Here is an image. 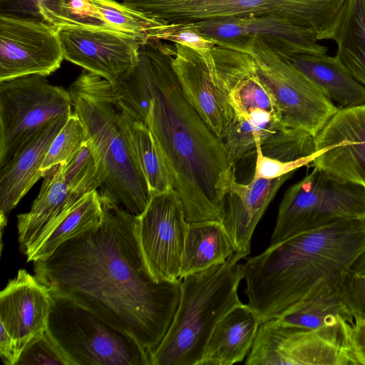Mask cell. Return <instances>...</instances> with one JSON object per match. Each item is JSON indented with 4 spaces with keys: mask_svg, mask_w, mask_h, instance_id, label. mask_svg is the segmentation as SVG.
Instances as JSON below:
<instances>
[{
    "mask_svg": "<svg viewBox=\"0 0 365 365\" xmlns=\"http://www.w3.org/2000/svg\"><path fill=\"white\" fill-rule=\"evenodd\" d=\"M283 126L276 113L257 110L245 119L230 123L220 139L230 160L235 163L256 154L257 138L259 141L264 140Z\"/></svg>",
    "mask_w": 365,
    "mask_h": 365,
    "instance_id": "cell-30",
    "label": "cell"
},
{
    "mask_svg": "<svg viewBox=\"0 0 365 365\" xmlns=\"http://www.w3.org/2000/svg\"><path fill=\"white\" fill-rule=\"evenodd\" d=\"M68 116L58 117L48 122L29 143L1 168V235L10 212L33 185L43 177L41 166L53 140L64 125Z\"/></svg>",
    "mask_w": 365,
    "mask_h": 365,
    "instance_id": "cell-22",
    "label": "cell"
},
{
    "mask_svg": "<svg viewBox=\"0 0 365 365\" xmlns=\"http://www.w3.org/2000/svg\"><path fill=\"white\" fill-rule=\"evenodd\" d=\"M284 56L333 103L336 102L339 109L365 104V86L352 76L336 56L298 53Z\"/></svg>",
    "mask_w": 365,
    "mask_h": 365,
    "instance_id": "cell-24",
    "label": "cell"
},
{
    "mask_svg": "<svg viewBox=\"0 0 365 365\" xmlns=\"http://www.w3.org/2000/svg\"><path fill=\"white\" fill-rule=\"evenodd\" d=\"M175 51V45L149 38L140 44L135 64L113 86L131 118L151 131L187 222L222 221L235 163L184 96L172 66Z\"/></svg>",
    "mask_w": 365,
    "mask_h": 365,
    "instance_id": "cell-2",
    "label": "cell"
},
{
    "mask_svg": "<svg viewBox=\"0 0 365 365\" xmlns=\"http://www.w3.org/2000/svg\"><path fill=\"white\" fill-rule=\"evenodd\" d=\"M0 354L3 363L6 365H15L21 354L16 342L2 325L0 334Z\"/></svg>",
    "mask_w": 365,
    "mask_h": 365,
    "instance_id": "cell-41",
    "label": "cell"
},
{
    "mask_svg": "<svg viewBox=\"0 0 365 365\" xmlns=\"http://www.w3.org/2000/svg\"><path fill=\"white\" fill-rule=\"evenodd\" d=\"M334 41L336 56L365 86V0H345Z\"/></svg>",
    "mask_w": 365,
    "mask_h": 365,
    "instance_id": "cell-27",
    "label": "cell"
},
{
    "mask_svg": "<svg viewBox=\"0 0 365 365\" xmlns=\"http://www.w3.org/2000/svg\"><path fill=\"white\" fill-rule=\"evenodd\" d=\"M249 53L257 73L274 98L282 124L314 137L338 111L324 91L262 37L236 49Z\"/></svg>",
    "mask_w": 365,
    "mask_h": 365,
    "instance_id": "cell-9",
    "label": "cell"
},
{
    "mask_svg": "<svg viewBox=\"0 0 365 365\" xmlns=\"http://www.w3.org/2000/svg\"><path fill=\"white\" fill-rule=\"evenodd\" d=\"M235 252V245L222 221L189 222L180 279L223 263Z\"/></svg>",
    "mask_w": 365,
    "mask_h": 365,
    "instance_id": "cell-26",
    "label": "cell"
},
{
    "mask_svg": "<svg viewBox=\"0 0 365 365\" xmlns=\"http://www.w3.org/2000/svg\"><path fill=\"white\" fill-rule=\"evenodd\" d=\"M68 91L87 138L94 143L103 161L106 180L100 197L140 216L152 195L131 146L128 115L113 84L84 69Z\"/></svg>",
    "mask_w": 365,
    "mask_h": 365,
    "instance_id": "cell-4",
    "label": "cell"
},
{
    "mask_svg": "<svg viewBox=\"0 0 365 365\" xmlns=\"http://www.w3.org/2000/svg\"><path fill=\"white\" fill-rule=\"evenodd\" d=\"M245 257L235 252L225 262L187 275L180 281V297L163 339L150 354L151 365H198L217 323L241 303Z\"/></svg>",
    "mask_w": 365,
    "mask_h": 365,
    "instance_id": "cell-5",
    "label": "cell"
},
{
    "mask_svg": "<svg viewBox=\"0 0 365 365\" xmlns=\"http://www.w3.org/2000/svg\"><path fill=\"white\" fill-rule=\"evenodd\" d=\"M86 140L84 127L77 113L73 111L68 117L48 150L41 166L43 176L51 168L66 163Z\"/></svg>",
    "mask_w": 365,
    "mask_h": 365,
    "instance_id": "cell-34",
    "label": "cell"
},
{
    "mask_svg": "<svg viewBox=\"0 0 365 365\" xmlns=\"http://www.w3.org/2000/svg\"><path fill=\"white\" fill-rule=\"evenodd\" d=\"M63 175L69 198L75 203L102 187L106 180L104 166L97 148L89 138L64 163Z\"/></svg>",
    "mask_w": 365,
    "mask_h": 365,
    "instance_id": "cell-31",
    "label": "cell"
},
{
    "mask_svg": "<svg viewBox=\"0 0 365 365\" xmlns=\"http://www.w3.org/2000/svg\"><path fill=\"white\" fill-rule=\"evenodd\" d=\"M197 29L217 45L235 49L255 36L289 54H327V48L314 36L278 15L225 17L193 22Z\"/></svg>",
    "mask_w": 365,
    "mask_h": 365,
    "instance_id": "cell-15",
    "label": "cell"
},
{
    "mask_svg": "<svg viewBox=\"0 0 365 365\" xmlns=\"http://www.w3.org/2000/svg\"><path fill=\"white\" fill-rule=\"evenodd\" d=\"M64 163L47 170L31 210L17 216L21 251L29 262L41 244L77 203L69 198L64 180Z\"/></svg>",
    "mask_w": 365,
    "mask_h": 365,
    "instance_id": "cell-21",
    "label": "cell"
},
{
    "mask_svg": "<svg viewBox=\"0 0 365 365\" xmlns=\"http://www.w3.org/2000/svg\"><path fill=\"white\" fill-rule=\"evenodd\" d=\"M351 324L316 329L287 326L277 319L262 322L247 365H357L349 346Z\"/></svg>",
    "mask_w": 365,
    "mask_h": 365,
    "instance_id": "cell-11",
    "label": "cell"
},
{
    "mask_svg": "<svg viewBox=\"0 0 365 365\" xmlns=\"http://www.w3.org/2000/svg\"><path fill=\"white\" fill-rule=\"evenodd\" d=\"M188 227L182 202L174 189L153 195L145 211L138 216L140 247L157 282L180 281Z\"/></svg>",
    "mask_w": 365,
    "mask_h": 365,
    "instance_id": "cell-12",
    "label": "cell"
},
{
    "mask_svg": "<svg viewBox=\"0 0 365 365\" xmlns=\"http://www.w3.org/2000/svg\"><path fill=\"white\" fill-rule=\"evenodd\" d=\"M338 280L319 281L277 319L283 324L302 329H316L342 322L352 324L354 320L343 300Z\"/></svg>",
    "mask_w": 365,
    "mask_h": 365,
    "instance_id": "cell-25",
    "label": "cell"
},
{
    "mask_svg": "<svg viewBox=\"0 0 365 365\" xmlns=\"http://www.w3.org/2000/svg\"><path fill=\"white\" fill-rule=\"evenodd\" d=\"M50 289L20 269L0 294V322L21 353L26 344L47 329L52 306Z\"/></svg>",
    "mask_w": 365,
    "mask_h": 365,
    "instance_id": "cell-18",
    "label": "cell"
},
{
    "mask_svg": "<svg viewBox=\"0 0 365 365\" xmlns=\"http://www.w3.org/2000/svg\"><path fill=\"white\" fill-rule=\"evenodd\" d=\"M365 252V220H340L270 245L242 264L247 305L277 319L320 280H338Z\"/></svg>",
    "mask_w": 365,
    "mask_h": 365,
    "instance_id": "cell-3",
    "label": "cell"
},
{
    "mask_svg": "<svg viewBox=\"0 0 365 365\" xmlns=\"http://www.w3.org/2000/svg\"><path fill=\"white\" fill-rule=\"evenodd\" d=\"M212 56L211 73L227 106L229 123L245 119L257 110L274 113L279 117L274 98L260 79L249 53L215 45Z\"/></svg>",
    "mask_w": 365,
    "mask_h": 365,
    "instance_id": "cell-17",
    "label": "cell"
},
{
    "mask_svg": "<svg viewBox=\"0 0 365 365\" xmlns=\"http://www.w3.org/2000/svg\"><path fill=\"white\" fill-rule=\"evenodd\" d=\"M261 320L247 304L229 310L217 323L198 365H232L249 354Z\"/></svg>",
    "mask_w": 365,
    "mask_h": 365,
    "instance_id": "cell-23",
    "label": "cell"
},
{
    "mask_svg": "<svg viewBox=\"0 0 365 365\" xmlns=\"http://www.w3.org/2000/svg\"><path fill=\"white\" fill-rule=\"evenodd\" d=\"M321 150L311 166L365 186V104L339 109L315 137Z\"/></svg>",
    "mask_w": 365,
    "mask_h": 365,
    "instance_id": "cell-16",
    "label": "cell"
},
{
    "mask_svg": "<svg viewBox=\"0 0 365 365\" xmlns=\"http://www.w3.org/2000/svg\"><path fill=\"white\" fill-rule=\"evenodd\" d=\"M57 31L64 59L112 84L135 64L140 46L145 41L112 29L61 26Z\"/></svg>",
    "mask_w": 365,
    "mask_h": 365,
    "instance_id": "cell-14",
    "label": "cell"
},
{
    "mask_svg": "<svg viewBox=\"0 0 365 365\" xmlns=\"http://www.w3.org/2000/svg\"><path fill=\"white\" fill-rule=\"evenodd\" d=\"M349 339L351 353L357 364L365 365V320L351 324Z\"/></svg>",
    "mask_w": 365,
    "mask_h": 365,
    "instance_id": "cell-40",
    "label": "cell"
},
{
    "mask_svg": "<svg viewBox=\"0 0 365 365\" xmlns=\"http://www.w3.org/2000/svg\"><path fill=\"white\" fill-rule=\"evenodd\" d=\"M42 364L74 365L47 329L26 344L15 365Z\"/></svg>",
    "mask_w": 365,
    "mask_h": 365,
    "instance_id": "cell-37",
    "label": "cell"
},
{
    "mask_svg": "<svg viewBox=\"0 0 365 365\" xmlns=\"http://www.w3.org/2000/svg\"><path fill=\"white\" fill-rule=\"evenodd\" d=\"M51 294L47 330L74 365H151L150 353L134 337L73 300Z\"/></svg>",
    "mask_w": 365,
    "mask_h": 365,
    "instance_id": "cell-7",
    "label": "cell"
},
{
    "mask_svg": "<svg viewBox=\"0 0 365 365\" xmlns=\"http://www.w3.org/2000/svg\"><path fill=\"white\" fill-rule=\"evenodd\" d=\"M32 74L0 82V168L48 122L68 116V90Z\"/></svg>",
    "mask_w": 365,
    "mask_h": 365,
    "instance_id": "cell-10",
    "label": "cell"
},
{
    "mask_svg": "<svg viewBox=\"0 0 365 365\" xmlns=\"http://www.w3.org/2000/svg\"><path fill=\"white\" fill-rule=\"evenodd\" d=\"M338 284L354 322L365 320V252L340 277Z\"/></svg>",
    "mask_w": 365,
    "mask_h": 365,
    "instance_id": "cell-36",
    "label": "cell"
},
{
    "mask_svg": "<svg viewBox=\"0 0 365 365\" xmlns=\"http://www.w3.org/2000/svg\"><path fill=\"white\" fill-rule=\"evenodd\" d=\"M63 59L57 28L0 16V82L32 74L47 76Z\"/></svg>",
    "mask_w": 365,
    "mask_h": 365,
    "instance_id": "cell-13",
    "label": "cell"
},
{
    "mask_svg": "<svg viewBox=\"0 0 365 365\" xmlns=\"http://www.w3.org/2000/svg\"><path fill=\"white\" fill-rule=\"evenodd\" d=\"M293 173L274 179L254 178L247 184L234 179L224 197L225 212L222 220L236 249L247 257L257 225L281 186Z\"/></svg>",
    "mask_w": 365,
    "mask_h": 365,
    "instance_id": "cell-19",
    "label": "cell"
},
{
    "mask_svg": "<svg viewBox=\"0 0 365 365\" xmlns=\"http://www.w3.org/2000/svg\"><path fill=\"white\" fill-rule=\"evenodd\" d=\"M125 112L131 146L151 195L174 189L173 177L151 131L143 121L132 118Z\"/></svg>",
    "mask_w": 365,
    "mask_h": 365,
    "instance_id": "cell-28",
    "label": "cell"
},
{
    "mask_svg": "<svg viewBox=\"0 0 365 365\" xmlns=\"http://www.w3.org/2000/svg\"><path fill=\"white\" fill-rule=\"evenodd\" d=\"M172 66L182 93L208 128L220 138L230 121L227 106L203 57L187 46L174 43Z\"/></svg>",
    "mask_w": 365,
    "mask_h": 365,
    "instance_id": "cell-20",
    "label": "cell"
},
{
    "mask_svg": "<svg viewBox=\"0 0 365 365\" xmlns=\"http://www.w3.org/2000/svg\"><path fill=\"white\" fill-rule=\"evenodd\" d=\"M345 0H123L122 4L167 23L225 17L278 15L311 32L334 40Z\"/></svg>",
    "mask_w": 365,
    "mask_h": 365,
    "instance_id": "cell-6",
    "label": "cell"
},
{
    "mask_svg": "<svg viewBox=\"0 0 365 365\" xmlns=\"http://www.w3.org/2000/svg\"><path fill=\"white\" fill-rule=\"evenodd\" d=\"M42 1L0 0V16L48 24L41 13Z\"/></svg>",
    "mask_w": 365,
    "mask_h": 365,
    "instance_id": "cell-39",
    "label": "cell"
},
{
    "mask_svg": "<svg viewBox=\"0 0 365 365\" xmlns=\"http://www.w3.org/2000/svg\"><path fill=\"white\" fill-rule=\"evenodd\" d=\"M102 217L99 192L94 190L82 197L73 207L33 255L29 262L48 257L64 242L99 225Z\"/></svg>",
    "mask_w": 365,
    "mask_h": 365,
    "instance_id": "cell-29",
    "label": "cell"
},
{
    "mask_svg": "<svg viewBox=\"0 0 365 365\" xmlns=\"http://www.w3.org/2000/svg\"><path fill=\"white\" fill-rule=\"evenodd\" d=\"M346 219L365 220V186L314 167L284 193L270 245Z\"/></svg>",
    "mask_w": 365,
    "mask_h": 365,
    "instance_id": "cell-8",
    "label": "cell"
},
{
    "mask_svg": "<svg viewBox=\"0 0 365 365\" xmlns=\"http://www.w3.org/2000/svg\"><path fill=\"white\" fill-rule=\"evenodd\" d=\"M152 38L169 41L192 48L203 57L212 71V49L217 44L202 35L193 22L166 23L155 30Z\"/></svg>",
    "mask_w": 365,
    "mask_h": 365,
    "instance_id": "cell-35",
    "label": "cell"
},
{
    "mask_svg": "<svg viewBox=\"0 0 365 365\" xmlns=\"http://www.w3.org/2000/svg\"><path fill=\"white\" fill-rule=\"evenodd\" d=\"M40 10L46 22L56 28L83 26L115 30L89 0H43Z\"/></svg>",
    "mask_w": 365,
    "mask_h": 365,
    "instance_id": "cell-32",
    "label": "cell"
},
{
    "mask_svg": "<svg viewBox=\"0 0 365 365\" xmlns=\"http://www.w3.org/2000/svg\"><path fill=\"white\" fill-rule=\"evenodd\" d=\"M256 164L253 178L263 179H274L294 171L303 166L312 165L319 155H315L301 160L284 162L264 156L260 148L259 139H255Z\"/></svg>",
    "mask_w": 365,
    "mask_h": 365,
    "instance_id": "cell-38",
    "label": "cell"
},
{
    "mask_svg": "<svg viewBox=\"0 0 365 365\" xmlns=\"http://www.w3.org/2000/svg\"><path fill=\"white\" fill-rule=\"evenodd\" d=\"M101 197L99 225L34 262L37 279L130 334L150 354L178 307L180 281L157 282L138 238V216Z\"/></svg>",
    "mask_w": 365,
    "mask_h": 365,
    "instance_id": "cell-1",
    "label": "cell"
},
{
    "mask_svg": "<svg viewBox=\"0 0 365 365\" xmlns=\"http://www.w3.org/2000/svg\"><path fill=\"white\" fill-rule=\"evenodd\" d=\"M113 29L143 41L152 38L157 29L167 22L150 18L114 0H89Z\"/></svg>",
    "mask_w": 365,
    "mask_h": 365,
    "instance_id": "cell-33",
    "label": "cell"
}]
</instances>
